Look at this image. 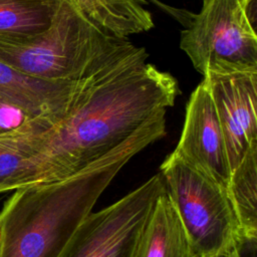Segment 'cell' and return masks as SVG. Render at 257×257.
I'll return each mask as SVG.
<instances>
[{
	"label": "cell",
	"mask_w": 257,
	"mask_h": 257,
	"mask_svg": "<svg viewBox=\"0 0 257 257\" xmlns=\"http://www.w3.org/2000/svg\"><path fill=\"white\" fill-rule=\"evenodd\" d=\"M130 160L107 159L64 180L15 190L0 211V257H59Z\"/></svg>",
	"instance_id": "6da1fadb"
},
{
	"label": "cell",
	"mask_w": 257,
	"mask_h": 257,
	"mask_svg": "<svg viewBox=\"0 0 257 257\" xmlns=\"http://www.w3.org/2000/svg\"><path fill=\"white\" fill-rule=\"evenodd\" d=\"M118 38L96 27L68 0H60L45 31L0 34V61L36 78L75 80Z\"/></svg>",
	"instance_id": "7a4b0ae2"
},
{
	"label": "cell",
	"mask_w": 257,
	"mask_h": 257,
	"mask_svg": "<svg viewBox=\"0 0 257 257\" xmlns=\"http://www.w3.org/2000/svg\"><path fill=\"white\" fill-rule=\"evenodd\" d=\"M160 174L200 257H213L246 244L226 189L173 152L161 165Z\"/></svg>",
	"instance_id": "3957f363"
},
{
	"label": "cell",
	"mask_w": 257,
	"mask_h": 257,
	"mask_svg": "<svg viewBox=\"0 0 257 257\" xmlns=\"http://www.w3.org/2000/svg\"><path fill=\"white\" fill-rule=\"evenodd\" d=\"M181 32L180 47L202 75L257 70L256 27L242 0H203Z\"/></svg>",
	"instance_id": "277c9868"
},
{
	"label": "cell",
	"mask_w": 257,
	"mask_h": 257,
	"mask_svg": "<svg viewBox=\"0 0 257 257\" xmlns=\"http://www.w3.org/2000/svg\"><path fill=\"white\" fill-rule=\"evenodd\" d=\"M164 190L158 173L115 203L89 213L59 257H135L144 225Z\"/></svg>",
	"instance_id": "5b68a950"
},
{
	"label": "cell",
	"mask_w": 257,
	"mask_h": 257,
	"mask_svg": "<svg viewBox=\"0 0 257 257\" xmlns=\"http://www.w3.org/2000/svg\"><path fill=\"white\" fill-rule=\"evenodd\" d=\"M202 81L217 112L232 173L246 153L257 146V70L209 71Z\"/></svg>",
	"instance_id": "8992f818"
},
{
	"label": "cell",
	"mask_w": 257,
	"mask_h": 257,
	"mask_svg": "<svg viewBox=\"0 0 257 257\" xmlns=\"http://www.w3.org/2000/svg\"><path fill=\"white\" fill-rule=\"evenodd\" d=\"M173 153L227 189L231 170L225 139L211 95L203 81L192 91L187 101L182 134Z\"/></svg>",
	"instance_id": "52a82bcc"
},
{
	"label": "cell",
	"mask_w": 257,
	"mask_h": 257,
	"mask_svg": "<svg viewBox=\"0 0 257 257\" xmlns=\"http://www.w3.org/2000/svg\"><path fill=\"white\" fill-rule=\"evenodd\" d=\"M76 80H46L24 74L0 61V134L28 118L61 112Z\"/></svg>",
	"instance_id": "ba28073f"
},
{
	"label": "cell",
	"mask_w": 257,
	"mask_h": 257,
	"mask_svg": "<svg viewBox=\"0 0 257 257\" xmlns=\"http://www.w3.org/2000/svg\"><path fill=\"white\" fill-rule=\"evenodd\" d=\"M135 257H200L166 190L144 225Z\"/></svg>",
	"instance_id": "9c48e42d"
},
{
	"label": "cell",
	"mask_w": 257,
	"mask_h": 257,
	"mask_svg": "<svg viewBox=\"0 0 257 257\" xmlns=\"http://www.w3.org/2000/svg\"><path fill=\"white\" fill-rule=\"evenodd\" d=\"M28 120L0 134V193L47 183L44 165L31 143Z\"/></svg>",
	"instance_id": "30bf717a"
},
{
	"label": "cell",
	"mask_w": 257,
	"mask_h": 257,
	"mask_svg": "<svg viewBox=\"0 0 257 257\" xmlns=\"http://www.w3.org/2000/svg\"><path fill=\"white\" fill-rule=\"evenodd\" d=\"M245 243L257 237V146L252 147L232 171L227 187Z\"/></svg>",
	"instance_id": "8fae6325"
},
{
	"label": "cell",
	"mask_w": 257,
	"mask_h": 257,
	"mask_svg": "<svg viewBox=\"0 0 257 257\" xmlns=\"http://www.w3.org/2000/svg\"><path fill=\"white\" fill-rule=\"evenodd\" d=\"M60 0H0V34L35 35L45 31Z\"/></svg>",
	"instance_id": "7c38bea8"
},
{
	"label": "cell",
	"mask_w": 257,
	"mask_h": 257,
	"mask_svg": "<svg viewBox=\"0 0 257 257\" xmlns=\"http://www.w3.org/2000/svg\"><path fill=\"white\" fill-rule=\"evenodd\" d=\"M86 19L105 33L126 38L133 32L106 0H68Z\"/></svg>",
	"instance_id": "4fadbf2b"
},
{
	"label": "cell",
	"mask_w": 257,
	"mask_h": 257,
	"mask_svg": "<svg viewBox=\"0 0 257 257\" xmlns=\"http://www.w3.org/2000/svg\"><path fill=\"white\" fill-rule=\"evenodd\" d=\"M110 7L131 28L133 34L152 29L155 24L149 10L143 6L144 0H106Z\"/></svg>",
	"instance_id": "5bb4252c"
},
{
	"label": "cell",
	"mask_w": 257,
	"mask_h": 257,
	"mask_svg": "<svg viewBox=\"0 0 257 257\" xmlns=\"http://www.w3.org/2000/svg\"><path fill=\"white\" fill-rule=\"evenodd\" d=\"M242 4L249 21L252 23L253 26L256 27L257 0H242Z\"/></svg>",
	"instance_id": "9a60e30c"
},
{
	"label": "cell",
	"mask_w": 257,
	"mask_h": 257,
	"mask_svg": "<svg viewBox=\"0 0 257 257\" xmlns=\"http://www.w3.org/2000/svg\"><path fill=\"white\" fill-rule=\"evenodd\" d=\"M213 257H242L241 256V249L238 247H233L227 251H224L220 254H217Z\"/></svg>",
	"instance_id": "2e32d148"
}]
</instances>
